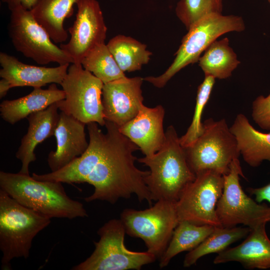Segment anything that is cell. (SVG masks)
<instances>
[{
	"label": "cell",
	"instance_id": "cb8c5ba5",
	"mask_svg": "<svg viewBox=\"0 0 270 270\" xmlns=\"http://www.w3.org/2000/svg\"><path fill=\"white\" fill-rule=\"evenodd\" d=\"M198 65L204 74L215 79H226L240 64L236 54L230 46L229 40L224 38L214 41L203 52Z\"/></svg>",
	"mask_w": 270,
	"mask_h": 270
},
{
	"label": "cell",
	"instance_id": "5bb4252c",
	"mask_svg": "<svg viewBox=\"0 0 270 270\" xmlns=\"http://www.w3.org/2000/svg\"><path fill=\"white\" fill-rule=\"evenodd\" d=\"M144 80L140 76H125L104 84L102 100L106 120L120 127L138 114L143 104Z\"/></svg>",
	"mask_w": 270,
	"mask_h": 270
},
{
	"label": "cell",
	"instance_id": "83f0119b",
	"mask_svg": "<svg viewBox=\"0 0 270 270\" xmlns=\"http://www.w3.org/2000/svg\"><path fill=\"white\" fill-rule=\"evenodd\" d=\"M214 83L215 78L214 77L205 76L203 82L198 87L192 121L186 132L179 138L180 144L184 148L192 144L203 132L202 116L209 100Z\"/></svg>",
	"mask_w": 270,
	"mask_h": 270
},
{
	"label": "cell",
	"instance_id": "836d02e7",
	"mask_svg": "<svg viewBox=\"0 0 270 270\" xmlns=\"http://www.w3.org/2000/svg\"><path fill=\"white\" fill-rule=\"evenodd\" d=\"M268 0L269 2L270 3V0Z\"/></svg>",
	"mask_w": 270,
	"mask_h": 270
},
{
	"label": "cell",
	"instance_id": "d6a6232c",
	"mask_svg": "<svg viewBox=\"0 0 270 270\" xmlns=\"http://www.w3.org/2000/svg\"><path fill=\"white\" fill-rule=\"evenodd\" d=\"M11 88L10 84L8 81L2 78L0 80V98L4 97Z\"/></svg>",
	"mask_w": 270,
	"mask_h": 270
},
{
	"label": "cell",
	"instance_id": "4dcf8cb0",
	"mask_svg": "<svg viewBox=\"0 0 270 270\" xmlns=\"http://www.w3.org/2000/svg\"><path fill=\"white\" fill-rule=\"evenodd\" d=\"M247 191L255 196V200L258 202L266 200L270 203V182L268 184L258 188H248Z\"/></svg>",
	"mask_w": 270,
	"mask_h": 270
},
{
	"label": "cell",
	"instance_id": "484cf974",
	"mask_svg": "<svg viewBox=\"0 0 270 270\" xmlns=\"http://www.w3.org/2000/svg\"><path fill=\"white\" fill-rule=\"evenodd\" d=\"M250 230L248 227L216 226L212 232L200 244L186 255L184 267H190L206 254H218L226 250L232 243L246 237Z\"/></svg>",
	"mask_w": 270,
	"mask_h": 270
},
{
	"label": "cell",
	"instance_id": "9c48e42d",
	"mask_svg": "<svg viewBox=\"0 0 270 270\" xmlns=\"http://www.w3.org/2000/svg\"><path fill=\"white\" fill-rule=\"evenodd\" d=\"M244 177L238 158L234 159L228 172L223 176L224 188L216 207V212L223 227L244 224L250 229L270 222V206L258 204L243 190L240 176Z\"/></svg>",
	"mask_w": 270,
	"mask_h": 270
},
{
	"label": "cell",
	"instance_id": "e0dca14e",
	"mask_svg": "<svg viewBox=\"0 0 270 270\" xmlns=\"http://www.w3.org/2000/svg\"><path fill=\"white\" fill-rule=\"evenodd\" d=\"M0 76L10 83L12 88L18 86L41 88L48 84H60L66 76L70 64L54 68L25 64L16 57L0 53Z\"/></svg>",
	"mask_w": 270,
	"mask_h": 270
},
{
	"label": "cell",
	"instance_id": "d4e9b609",
	"mask_svg": "<svg viewBox=\"0 0 270 270\" xmlns=\"http://www.w3.org/2000/svg\"><path fill=\"white\" fill-rule=\"evenodd\" d=\"M106 45L124 72L141 70L143 65L148 62L152 55L146 44L122 34L111 38Z\"/></svg>",
	"mask_w": 270,
	"mask_h": 270
},
{
	"label": "cell",
	"instance_id": "603a6c76",
	"mask_svg": "<svg viewBox=\"0 0 270 270\" xmlns=\"http://www.w3.org/2000/svg\"><path fill=\"white\" fill-rule=\"evenodd\" d=\"M216 227L196 224L186 220L179 222L167 248L160 258V268L167 266L178 254L195 248L212 232Z\"/></svg>",
	"mask_w": 270,
	"mask_h": 270
},
{
	"label": "cell",
	"instance_id": "44dd1931",
	"mask_svg": "<svg viewBox=\"0 0 270 270\" xmlns=\"http://www.w3.org/2000/svg\"><path fill=\"white\" fill-rule=\"evenodd\" d=\"M230 130L236 138L240 154L249 166L257 167L264 160L270 161V132L256 130L242 114H237Z\"/></svg>",
	"mask_w": 270,
	"mask_h": 270
},
{
	"label": "cell",
	"instance_id": "1f68e13d",
	"mask_svg": "<svg viewBox=\"0 0 270 270\" xmlns=\"http://www.w3.org/2000/svg\"><path fill=\"white\" fill-rule=\"evenodd\" d=\"M38 0H2V2L7 4L10 11L21 7L31 10L36 6Z\"/></svg>",
	"mask_w": 270,
	"mask_h": 270
},
{
	"label": "cell",
	"instance_id": "7402d4cb",
	"mask_svg": "<svg viewBox=\"0 0 270 270\" xmlns=\"http://www.w3.org/2000/svg\"><path fill=\"white\" fill-rule=\"evenodd\" d=\"M80 0H38L30 11L52 40L56 43H62L68 38L64 26V20L72 14L73 6Z\"/></svg>",
	"mask_w": 270,
	"mask_h": 270
},
{
	"label": "cell",
	"instance_id": "7a4b0ae2",
	"mask_svg": "<svg viewBox=\"0 0 270 270\" xmlns=\"http://www.w3.org/2000/svg\"><path fill=\"white\" fill-rule=\"evenodd\" d=\"M62 184L37 180L19 172H0V189L24 206L50 218L88 216L83 204L71 198Z\"/></svg>",
	"mask_w": 270,
	"mask_h": 270
},
{
	"label": "cell",
	"instance_id": "ffe728a7",
	"mask_svg": "<svg viewBox=\"0 0 270 270\" xmlns=\"http://www.w3.org/2000/svg\"><path fill=\"white\" fill-rule=\"evenodd\" d=\"M64 98V90L58 89L55 84L46 90L34 88L30 93L23 97L2 101L0 104V116L6 122L14 124Z\"/></svg>",
	"mask_w": 270,
	"mask_h": 270
},
{
	"label": "cell",
	"instance_id": "f1b7e54d",
	"mask_svg": "<svg viewBox=\"0 0 270 270\" xmlns=\"http://www.w3.org/2000/svg\"><path fill=\"white\" fill-rule=\"evenodd\" d=\"M222 6V0H180L175 11L188 30L206 15L221 14Z\"/></svg>",
	"mask_w": 270,
	"mask_h": 270
},
{
	"label": "cell",
	"instance_id": "5b68a950",
	"mask_svg": "<svg viewBox=\"0 0 270 270\" xmlns=\"http://www.w3.org/2000/svg\"><path fill=\"white\" fill-rule=\"evenodd\" d=\"M244 29V20L239 16L212 14L204 16L188 30L168 68L161 75L147 76L144 78V80L156 88H163L182 68L198 62L202 54L218 37L230 32H240Z\"/></svg>",
	"mask_w": 270,
	"mask_h": 270
},
{
	"label": "cell",
	"instance_id": "52a82bcc",
	"mask_svg": "<svg viewBox=\"0 0 270 270\" xmlns=\"http://www.w3.org/2000/svg\"><path fill=\"white\" fill-rule=\"evenodd\" d=\"M100 237L94 242L95 248L86 260L74 266L73 270H140L157 258L148 251L134 252L124 243L126 234L120 219H112L97 232Z\"/></svg>",
	"mask_w": 270,
	"mask_h": 270
},
{
	"label": "cell",
	"instance_id": "9a60e30c",
	"mask_svg": "<svg viewBox=\"0 0 270 270\" xmlns=\"http://www.w3.org/2000/svg\"><path fill=\"white\" fill-rule=\"evenodd\" d=\"M164 116L162 106L148 108L142 104L138 114L118 127L119 130L139 148L144 156H151L160 149L165 141Z\"/></svg>",
	"mask_w": 270,
	"mask_h": 270
},
{
	"label": "cell",
	"instance_id": "8992f818",
	"mask_svg": "<svg viewBox=\"0 0 270 270\" xmlns=\"http://www.w3.org/2000/svg\"><path fill=\"white\" fill-rule=\"evenodd\" d=\"M203 126L202 134L184 148L188 164L196 175L212 170L224 176L230 171L232 160L240 155L236 138L224 118L206 119Z\"/></svg>",
	"mask_w": 270,
	"mask_h": 270
},
{
	"label": "cell",
	"instance_id": "f546056e",
	"mask_svg": "<svg viewBox=\"0 0 270 270\" xmlns=\"http://www.w3.org/2000/svg\"><path fill=\"white\" fill-rule=\"evenodd\" d=\"M252 106L254 121L262 130L270 132V93L266 96L257 97Z\"/></svg>",
	"mask_w": 270,
	"mask_h": 270
},
{
	"label": "cell",
	"instance_id": "4316f807",
	"mask_svg": "<svg viewBox=\"0 0 270 270\" xmlns=\"http://www.w3.org/2000/svg\"><path fill=\"white\" fill-rule=\"evenodd\" d=\"M81 65L104 84L126 76L105 43L92 49L82 59Z\"/></svg>",
	"mask_w": 270,
	"mask_h": 270
},
{
	"label": "cell",
	"instance_id": "277c9868",
	"mask_svg": "<svg viewBox=\"0 0 270 270\" xmlns=\"http://www.w3.org/2000/svg\"><path fill=\"white\" fill-rule=\"evenodd\" d=\"M50 218L24 206L0 189L1 268L11 270L15 258L29 257L32 242L51 222Z\"/></svg>",
	"mask_w": 270,
	"mask_h": 270
},
{
	"label": "cell",
	"instance_id": "ac0fdd59",
	"mask_svg": "<svg viewBox=\"0 0 270 270\" xmlns=\"http://www.w3.org/2000/svg\"><path fill=\"white\" fill-rule=\"evenodd\" d=\"M266 224L250 229L246 239L239 245L218 254L214 264L230 262H240L246 269L270 268V240Z\"/></svg>",
	"mask_w": 270,
	"mask_h": 270
},
{
	"label": "cell",
	"instance_id": "30bf717a",
	"mask_svg": "<svg viewBox=\"0 0 270 270\" xmlns=\"http://www.w3.org/2000/svg\"><path fill=\"white\" fill-rule=\"evenodd\" d=\"M64 100L57 102L58 109L87 124L104 126L106 120L102 100L104 83L81 64H72L60 84Z\"/></svg>",
	"mask_w": 270,
	"mask_h": 270
},
{
	"label": "cell",
	"instance_id": "d6986e66",
	"mask_svg": "<svg viewBox=\"0 0 270 270\" xmlns=\"http://www.w3.org/2000/svg\"><path fill=\"white\" fill-rule=\"evenodd\" d=\"M58 109L57 102H56L27 118L29 124L28 132L22 138L20 145L16 154V158L22 163L20 173L30 174L29 166L36 158L34 153L36 146L46 139L54 136L59 120Z\"/></svg>",
	"mask_w": 270,
	"mask_h": 270
},
{
	"label": "cell",
	"instance_id": "3957f363",
	"mask_svg": "<svg viewBox=\"0 0 270 270\" xmlns=\"http://www.w3.org/2000/svg\"><path fill=\"white\" fill-rule=\"evenodd\" d=\"M165 134L164 142L158 151L151 156L137 158V161L150 168L145 182L152 200L176 202L196 174L188 164L174 127L170 126Z\"/></svg>",
	"mask_w": 270,
	"mask_h": 270
},
{
	"label": "cell",
	"instance_id": "4fadbf2b",
	"mask_svg": "<svg viewBox=\"0 0 270 270\" xmlns=\"http://www.w3.org/2000/svg\"><path fill=\"white\" fill-rule=\"evenodd\" d=\"M76 20L68 28L70 38L60 48L76 64H81L86 55L97 45L105 43L107 28L96 0H80L76 4Z\"/></svg>",
	"mask_w": 270,
	"mask_h": 270
},
{
	"label": "cell",
	"instance_id": "8fae6325",
	"mask_svg": "<svg viewBox=\"0 0 270 270\" xmlns=\"http://www.w3.org/2000/svg\"><path fill=\"white\" fill-rule=\"evenodd\" d=\"M10 12L8 34L16 51L41 65L73 63L72 58L52 42L30 10L18 7Z\"/></svg>",
	"mask_w": 270,
	"mask_h": 270
},
{
	"label": "cell",
	"instance_id": "2e32d148",
	"mask_svg": "<svg viewBox=\"0 0 270 270\" xmlns=\"http://www.w3.org/2000/svg\"><path fill=\"white\" fill-rule=\"evenodd\" d=\"M84 123L64 112L60 113L54 136L56 148L48 155V164L51 172L57 171L80 156L87 149Z\"/></svg>",
	"mask_w": 270,
	"mask_h": 270
},
{
	"label": "cell",
	"instance_id": "7c38bea8",
	"mask_svg": "<svg viewBox=\"0 0 270 270\" xmlns=\"http://www.w3.org/2000/svg\"><path fill=\"white\" fill-rule=\"evenodd\" d=\"M224 182L223 175L212 170L197 174L176 202L178 221L222 226L216 207L222 193Z\"/></svg>",
	"mask_w": 270,
	"mask_h": 270
},
{
	"label": "cell",
	"instance_id": "ba28073f",
	"mask_svg": "<svg viewBox=\"0 0 270 270\" xmlns=\"http://www.w3.org/2000/svg\"><path fill=\"white\" fill-rule=\"evenodd\" d=\"M176 202L159 200L144 210L125 208L120 214L127 234L140 238L148 252L160 258L178 224Z\"/></svg>",
	"mask_w": 270,
	"mask_h": 270
},
{
	"label": "cell",
	"instance_id": "6da1fadb",
	"mask_svg": "<svg viewBox=\"0 0 270 270\" xmlns=\"http://www.w3.org/2000/svg\"><path fill=\"white\" fill-rule=\"evenodd\" d=\"M98 124H86L88 146L80 156L57 171L42 174L34 172L32 176L39 180L91 184L94 191L84 198L86 202L100 200L114 204L120 198L135 194L139 202L146 200L151 205L152 200L145 182L150 171L135 166L137 158L134 153L139 148L114 123L106 120V134Z\"/></svg>",
	"mask_w": 270,
	"mask_h": 270
}]
</instances>
